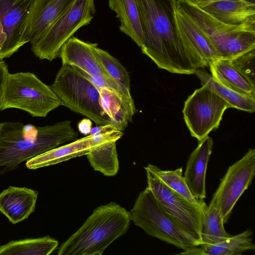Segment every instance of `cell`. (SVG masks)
Instances as JSON below:
<instances>
[{
  "label": "cell",
  "instance_id": "obj_21",
  "mask_svg": "<svg viewBox=\"0 0 255 255\" xmlns=\"http://www.w3.org/2000/svg\"><path fill=\"white\" fill-rule=\"evenodd\" d=\"M110 8L118 17L120 31L129 37L140 48L143 36L138 7L135 0H109Z\"/></svg>",
  "mask_w": 255,
  "mask_h": 255
},
{
  "label": "cell",
  "instance_id": "obj_8",
  "mask_svg": "<svg viewBox=\"0 0 255 255\" xmlns=\"http://www.w3.org/2000/svg\"><path fill=\"white\" fill-rule=\"evenodd\" d=\"M96 12L94 0H75L47 29L31 42V50L40 59L59 57L64 44L81 27L90 23Z\"/></svg>",
  "mask_w": 255,
  "mask_h": 255
},
{
  "label": "cell",
  "instance_id": "obj_3",
  "mask_svg": "<svg viewBox=\"0 0 255 255\" xmlns=\"http://www.w3.org/2000/svg\"><path fill=\"white\" fill-rule=\"evenodd\" d=\"M129 212L115 202L96 208L59 248L58 255H102L129 228Z\"/></svg>",
  "mask_w": 255,
  "mask_h": 255
},
{
  "label": "cell",
  "instance_id": "obj_15",
  "mask_svg": "<svg viewBox=\"0 0 255 255\" xmlns=\"http://www.w3.org/2000/svg\"><path fill=\"white\" fill-rule=\"evenodd\" d=\"M59 57L62 65L74 66L90 76L99 77L117 86L95 55L91 43L72 36L62 46Z\"/></svg>",
  "mask_w": 255,
  "mask_h": 255
},
{
  "label": "cell",
  "instance_id": "obj_14",
  "mask_svg": "<svg viewBox=\"0 0 255 255\" xmlns=\"http://www.w3.org/2000/svg\"><path fill=\"white\" fill-rule=\"evenodd\" d=\"M175 20L179 39L187 54L201 68L213 60L221 58L210 40L188 17L178 11Z\"/></svg>",
  "mask_w": 255,
  "mask_h": 255
},
{
  "label": "cell",
  "instance_id": "obj_33",
  "mask_svg": "<svg viewBox=\"0 0 255 255\" xmlns=\"http://www.w3.org/2000/svg\"><path fill=\"white\" fill-rule=\"evenodd\" d=\"M191 4L198 7L199 8H202L203 7L210 4L211 3L218 1L221 0H185Z\"/></svg>",
  "mask_w": 255,
  "mask_h": 255
},
{
  "label": "cell",
  "instance_id": "obj_34",
  "mask_svg": "<svg viewBox=\"0 0 255 255\" xmlns=\"http://www.w3.org/2000/svg\"><path fill=\"white\" fill-rule=\"evenodd\" d=\"M244 0L246 2L249 3L251 5L255 6V0Z\"/></svg>",
  "mask_w": 255,
  "mask_h": 255
},
{
  "label": "cell",
  "instance_id": "obj_26",
  "mask_svg": "<svg viewBox=\"0 0 255 255\" xmlns=\"http://www.w3.org/2000/svg\"><path fill=\"white\" fill-rule=\"evenodd\" d=\"M58 245V242L49 236L11 241L0 246V255H48Z\"/></svg>",
  "mask_w": 255,
  "mask_h": 255
},
{
  "label": "cell",
  "instance_id": "obj_25",
  "mask_svg": "<svg viewBox=\"0 0 255 255\" xmlns=\"http://www.w3.org/2000/svg\"><path fill=\"white\" fill-rule=\"evenodd\" d=\"M212 76L218 82L243 93L255 97V86L246 79L229 60L218 59L209 63Z\"/></svg>",
  "mask_w": 255,
  "mask_h": 255
},
{
  "label": "cell",
  "instance_id": "obj_11",
  "mask_svg": "<svg viewBox=\"0 0 255 255\" xmlns=\"http://www.w3.org/2000/svg\"><path fill=\"white\" fill-rule=\"evenodd\" d=\"M255 174V149H249L230 166L220 180L212 199L219 208L225 224L228 223L236 203L252 184Z\"/></svg>",
  "mask_w": 255,
  "mask_h": 255
},
{
  "label": "cell",
  "instance_id": "obj_27",
  "mask_svg": "<svg viewBox=\"0 0 255 255\" xmlns=\"http://www.w3.org/2000/svg\"><path fill=\"white\" fill-rule=\"evenodd\" d=\"M99 89L102 109L115 126L123 131L127 127L128 123L132 121L133 115L115 92L108 88H99Z\"/></svg>",
  "mask_w": 255,
  "mask_h": 255
},
{
  "label": "cell",
  "instance_id": "obj_29",
  "mask_svg": "<svg viewBox=\"0 0 255 255\" xmlns=\"http://www.w3.org/2000/svg\"><path fill=\"white\" fill-rule=\"evenodd\" d=\"M144 167L152 172L165 185L181 194L191 203L202 207L205 203L204 200H198L192 195L182 174V167L173 170H163L151 164Z\"/></svg>",
  "mask_w": 255,
  "mask_h": 255
},
{
  "label": "cell",
  "instance_id": "obj_20",
  "mask_svg": "<svg viewBox=\"0 0 255 255\" xmlns=\"http://www.w3.org/2000/svg\"><path fill=\"white\" fill-rule=\"evenodd\" d=\"M253 232L247 230L214 245H200L184 251L180 255H240L247 251H254Z\"/></svg>",
  "mask_w": 255,
  "mask_h": 255
},
{
  "label": "cell",
  "instance_id": "obj_19",
  "mask_svg": "<svg viewBox=\"0 0 255 255\" xmlns=\"http://www.w3.org/2000/svg\"><path fill=\"white\" fill-rule=\"evenodd\" d=\"M200 8L217 20L229 25L255 22V6L243 0H221Z\"/></svg>",
  "mask_w": 255,
  "mask_h": 255
},
{
  "label": "cell",
  "instance_id": "obj_2",
  "mask_svg": "<svg viewBox=\"0 0 255 255\" xmlns=\"http://www.w3.org/2000/svg\"><path fill=\"white\" fill-rule=\"evenodd\" d=\"M78 137L69 120L42 127L18 122L0 123V174Z\"/></svg>",
  "mask_w": 255,
  "mask_h": 255
},
{
  "label": "cell",
  "instance_id": "obj_24",
  "mask_svg": "<svg viewBox=\"0 0 255 255\" xmlns=\"http://www.w3.org/2000/svg\"><path fill=\"white\" fill-rule=\"evenodd\" d=\"M92 50L105 71L120 89L126 101L135 107L130 93V80L128 72L118 59L108 52L91 43Z\"/></svg>",
  "mask_w": 255,
  "mask_h": 255
},
{
  "label": "cell",
  "instance_id": "obj_9",
  "mask_svg": "<svg viewBox=\"0 0 255 255\" xmlns=\"http://www.w3.org/2000/svg\"><path fill=\"white\" fill-rule=\"evenodd\" d=\"M230 105L206 85L196 89L184 103V119L191 135L198 142L217 128Z\"/></svg>",
  "mask_w": 255,
  "mask_h": 255
},
{
  "label": "cell",
  "instance_id": "obj_16",
  "mask_svg": "<svg viewBox=\"0 0 255 255\" xmlns=\"http://www.w3.org/2000/svg\"><path fill=\"white\" fill-rule=\"evenodd\" d=\"M75 0H34L24 33L26 43L39 37Z\"/></svg>",
  "mask_w": 255,
  "mask_h": 255
},
{
  "label": "cell",
  "instance_id": "obj_32",
  "mask_svg": "<svg viewBox=\"0 0 255 255\" xmlns=\"http://www.w3.org/2000/svg\"><path fill=\"white\" fill-rule=\"evenodd\" d=\"M91 127L92 122L90 119H84L78 124V128L80 132L86 135L90 134Z\"/></svg>",
  "mask_w": 255,
  "mask_h": 255
},
{
  "label": "cell",
  "instance_id": "obj_5",
  "mask_svg": "<svg viewBox=\"0 0 255 255\" xmlns=\"http://www.w3.org/2000/svg\"><path fill=\"white\" fill-rule=\"evenodd\" d=\"M50 87L62 106L90 119L97 126H115L101 107L99 88L78 68L62 65Z\"/></svg>",
  "mask_w": 255,
  "mask_h": 255
},
{
  "label": "cell",
  "instance_id": "obj_23",
  "mask_svg": "<svg viewBox=\"0 0 255 255\" xmlns=\"http://www.w3.org/2000/svg\"><path fill=\"white\" fill-rule=\"evenodd\" d=\"M202 210L201 245H214L231 236L225 230L221 211L215 200L211 199L208 205L204 203Z\"/></svg>",
  "mask_w": 255,
  "mask_h": 255
},
{
  "label": "cell",
  "instance_id": "obj_10",
  "mask_svg": "<svg viewBox=\"0 0 255 255\" xmlns=\"http://www.w3.org/2000/svg\"><path fill=\"white\" fill-rule=\"evenodd\" d=\"M144 169L147 187L163 209L178 225L193 236L201 244L200 231L203 217L202 206L191 203L165 185L150 170L145 167Z\"/></svg>",
  "mask_w": 255,
  "mask_h": 255
},
{
  "label": "cell",
  "instance_id": "obj_28",
  "mask_svg": "<svg viewBox=\"0 0 255 255\" xmlns=\"http://www.w3.org/2000/svg\"><path fill=\"white\" fill-rule=\"evenodd\" d=\"M91 166L107 176L116 175L119 169L116 141H111L93 149L87 154Z\"/></svg>",
  "mask_w": 255,
  "mask_h": 255
},
{
  "label": "cell",
  "instance_id": "obj_6",
  "mask_svg": "<svg viewBox=\"0 0 255 255\" xmlns=\"http://www.w3.org/2000/svg\"><path fill=\"white\" fill-rule=\"evenodd\" d=\"M131 221L147 235L184 251L200 245L163 209L151 190L140 192L129 212Z\"/></svg>",
  "mask_w": 255,
  "mask_h": 255
},
{
  "label": "cell",
  "instance_id": "obj_1",
  "mask_svg": "<svg viewBox=\"0 0 255 255\" xmlns=\"http://www.w3.org/2000/svg\"><path fill=\"white\" fill-rule=\"evenodd\" d=\"M143 31L142 52L160 69L193 74L200 69L186 52L177 33L176 0H135Z\"/></svg>",
  "mask_w": 255,
  "mask_h": 255
},
{
  "label": "cell",
  "instance_id": "obj_31",
  "mask_svg": "<svg viewBox=\"0 0 255 255\" xmlns=\"http://www.w3.org/2000/svg\"><path fill=\"white\" fill-rule=\"evenodd\" d=\"M9 74L7 64L0 60V110L2 105L5 84Z\"/></svg>",
  "mask_w": 255,
  "mask_h": 255
},
{
  "label": "cell",
  "instance_id": "obj_17",
  "mask_svg": "<svg viewBox=\"0 0 255 255\" xmlns=\"http://www.w3.org/2000/svg\"><path fill=\"white\" fill-rule=\"evenodd\" d=\"M213 145L212 138L208 135L199 141L188 157L184 174L192 195L200 201L206 197V175Z\"/></svg>",
  "mask_w": 255,
  "mask_h": 255
},
{
  "label": "cell",
  "instance_id": "obj_13",
  "mask_svg": "<svg viewBox=\"0 0 255 255\" xmlns=\"http://www.w3.org/2000/svg\"><path fill=\"white\" fill-rule=\"evenodd\" d=\"M123 134L122 131L115 128L100 134H89L28 160L26 166L28 169H36L86 155L91 150L103 144L111 141H117Z\"/></svg>",
  "mask_w": 255,
  "mask_h": 255
},
{
  "label": "cell",
  "instance_id": "obj_30",
  "mask_svg": "<svg viewBox=\"0 0 255 255\" xmlns=\"http://www.w3.org/2000/svg\"><path fill=\"white\" fill-rule=\"evenodd\" d=\"M255 49L229 60L231 64L255 86Z\"/></svg>",
  "mask_w": 255,
  "mask_h": 255
},
{
  "label": "cell",
  "instance_id": "obj_18",
  "mask_svg": "<svg viewBox=\"0 0 255 255\" xmlns=\"http://www.w3.org/2000/svg\"><path fill=\"white\" fill-rule=\"evenodd\" d=\"M37 196L31 189L9 186L0 193V212L12 224L21 222L34 212Z\"/></svg>",
  "mask_w": 255,
  "mask_h": 255
},
{
  "label": "cell",
  "instance_id": "obj_12",
  "mask_svg": "<svg viewBox=\"0 0 255 255\" xmlns=\"http://www.w3.org/2000/svg\"><path fill=\"white\" fill-rule=\"evenodd\" d=\"M34 0H0V60L10 57L27 43L24 37Z\"/></svg>",
  "mask_w": 255,
  "mask_h": 255
},
{
  "label": "cell",
  "instance_id": "obj_22",
  "mask_svg": "<svg viewBox=\"0 0 255 255\" xmlns=\"http://www.w3.org/2000/svg\"><path fill=\"white\" fill-rule=\"evenodd\" d=\"M194 74L201 81L202 85H206L225 100L230 108L249 113L255 111V97L249 95L228 86L212 77L206 72L197 69Z\"/></svg>",
  "mask_w": 255,
  "mask_h": 255
},
{
  "label": "cell",
  "instance_id": "obj_7",
  "mask_svg": "<svg viewBox=\"0 0 255 255\" xmlns=\"http://www.w3.org/2000/svg\"><path fill=\"white\" fill-rule=\"evenodd\" d=\"M62 102L49 86L30 72L9 73L1 110L18 109L33 117H45Z\"/></svg>",
  "mask_w": 255,
  "mask_h": 255
},
{
  "label": "cell",
  "instance_id": "obj_4",
  "mask_svg": "<svg viewBox=\"0 0 255 255\" xmlns=\"http://www.w3.org/2000/svg\"><path fill=\"white\" fill-rule=\"evenodd\" d=\"M176 8L199 28L221 58L231 60L255 49V22L238 25L222 23L185 0H176Z\"/></svg>",
  "mask_w": 255,
  "mask_h": 255
}]
</instances>
